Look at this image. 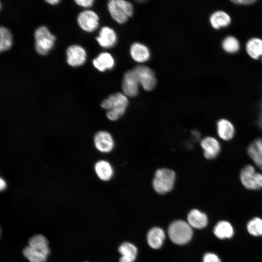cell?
<instances>
[{
	"mask_svg": "<svg viewBox=\"0 0 262 262\" xmlns=\"http://www.w3.org/2000/svg\"><path fill=\"white\" fill-rule=\"evenodd\" d=\"M128 104V97L123 93L117 92L104 99L100 106L107 110L106 116L108 119L116 121L124 115Z\"/></svg>",
	"mask_w": 262,
	"mask_h": 262,
	"instance_id": "obj_1",
	"label": "cell"
},
{
	"mask_svg": "<svg viewBox=\"0 0 262 262\" xmlns=\"http://www.w3.org/2000/svg\"><path fill=\"white\" fill-rule=\"evenodd\" d=\"M34 47L36 52L41 55H47L54 47L56 37L47 27L41 25L34 32Z\"/></svg>",
	"mask_w": 262,
	"mask_h": 262,
	"instance_id": "obj_2",
	"label": "cell"
},
{
	"mask_svg": "<svg viewBox=\"0 0 262 262\" xmlns=\"http://www.w3.org/2000/svg\"><path fill=\"white\" fill-rule=\"evenodd\" d=\"M175 180L176 174L173 170L166 168L158 169L152 181L153 188L158 194H166L173 189Z\"/></svg>",
	"mask_w": 262,
	"mask_h": 262,
	"instance_id": "obj_3",
	"label": "cell"
},
{
	"mask_svg": "<svg viewBox=\"0 0 262 262\" xmlns=\"http://www.w3.org/2000/svg\"><path fill=\"white\" fill-rule=\"evenodd\" d=\"M168 232L170 240L180 245L188 243L193 236L192 228L188 223L182 220L173 222L169 227Z\"/></svg>",
	"mask_w": 262,
	"mask_h": 262,
	"instance_id": "obj_4",
	"label": "cell"
},
{
	"mask_svg": "<svg viewBox=\"0 0 262 262\" xmlns=\"http://www.w3.org/2000/svg\"><path fill=\"white\" fill-rule=\"evenodd\" d=\"M109 12L112 18L118 23L126 22L133 14L132 4L124 0H111L107 3Z\"/></svg>",
	"mask_w": 262,
	"mask_h": 262,
	"instance_id": "obj_5",
	"label": "cell"
},
{
	"mask_svg": "<svg viewBox=\"0 0 262 262\" xmlns=\"http://www.w3.org/2000/svg\"><path fill=\"white\" fill-rule=\"evenodd\" d=\"M240 180L247 189L258 190L262 188V174L256 171L252 165L248 164L241 171Z\"/></svg>",
	"mask_w": 262,
	"mask_h": 262,
	"instance_id": "obj_6",
	"label": "cell"
},
{
	"mask_svg": "<svg viewBox=\"0 0 262 262\" xmlns=\"http://www.w3.org/2000/svg\"><path fill=\"white\" fill-rule=\"evenodd\" d=\"M79 27L83 31L91 33L95 31L99 25V17L93 10L87 9L81 12L77 17Z\"/></svg>",
	"mask_w": 262,
	"mask_h": 262,
	"instance_id": "obj_7",
	"label": "cell"
},
{
	"mask_svg": "<svg viewBox=\"0 0 262 262\" xmlns=\"http://www.w3.org/2000/svg\"><path fill=\"white\" fill-rule=\"evenodd\" d=\"M139 84L146 91H151L156 86L157 81L153 70L146 66H139L132 69Z\"/></svg>",
	"mask_w": 262,
	"mask_h": 262,
	"instance_id": "obj_8",
	"label": "cell"
},
{
	"mask_svg": "<svg viewBox=\"0 0 262 262\" xmlns=\"http://www.w3.org/2000/svg\"><path fill=\"white\" fill-rule=\"evenodd\" d=\"M67 64L73 67L82 66L86 62L87 53L85 49L78 44L69 46L66 49Z\"/></svg>",
	"mask_w": 262,
	"mask_h": 262,
	"instance_id": "obj_9",
	"label": "cell"
},
{
	"mask_svg": "<svg viewBox=\"0 0 262 262\" xmlns=\"http://www.w3.org/2000/svg\"><path fill=\"white\" fill-rule=\"evenodd\" d=\"M96 148L102 153H109L114 148L115 142L110 132L105 131L97 132L93 138Z\"/></svg>",
	"mask_w": 262,
	"mask_h": 262,
	"instance_id": "obj_10",
	"label": "cell"
},
{
	"mask_svg": "<svg viewBox=\"0 0 262 262\" xmlns=\"http://www.w3.org/2000/svg\"><path fill=\"white\" fill-rule=\"evenodd\" d=\"M139 82L132 69L124 74L122 88L123 94L127 97L133 98L139 93Z\"/></svg>",
	"mask_w": 262,
	"mask_h": 262,
	"instance_id": "obj_11",
	"label": "cell"
},
{
	"mask_svg": "<svg viewBox=\"0 0 262 262\" xmlns=\"http://www.w3.org/2000/svg\"><path fill=\"white\" fill-rule=\"evenodd\" d=\"M203 154L207 159L215 158L221 151V146L218 141L212 136H207L200 141Z\"/></svg>",
	"mask_w": 262,
	"mask_h": 262,
	"instance_id": "obj_12",
	"label": "cell"
},
{
	"mask_svg": "<svg viewBox=\"0 0 262 262\" xmlns=\"http://www.w3.org/2000/svg\"><path fill=\"white\" fill-rule=\"evenodd\" d=\"M98 44L102 48H110L116 43L117 36L115 32L108 27H103L99 31L98 36L96 37Z\"/></svg>",
	"mask_w": 262,
	"mask_h": 262,
	"instance_id": "obj_13",
	"label": "cell"
},
{
	"mask_svg": "<svg viewBox=\"0 0 262 262\" xmlns=\"http://www.w3.org/2000/svg\"><path fill=\"white\" fill-rule=\"evenodd\" d=\"M94 170L98 177L101 180H110L114 175V169L111 164L104 160H99L94 165Z\"/></svg>",
	"mask_w": 262,
	"mask_h": 262,
	"instance_id": "obj_14",
	"label": "cell"
},
{
	"mask_svg": "<svg viewBox=\"0 0 262 262\" xmlns=\"http://www.w3.org/2000/svg\"><path fill=\"white\" fill-rule=\"evenodd\" d=\"M93 66L100 72H104L112 69L114 66L115 61L113 56L108 52L100 53L92 61Z\"/></svg>",
	"mask_w": 262,
	"mask_h": 262,
	"instance_id": "obj_15",
	"label": "cell"
},
{
	"mask_svg": "<svg viewBox=\"0 0 262 262\" xmlns=\"http://www.w3.org/2000/svg\"><path fill=\"white\" fill-rule=\"evenodd\" d=\"M217 132L218 136L223 140H231L235 134L233 124L226 119H221L217 123Z\"/></svg>",
	"mask_w": 262,
	"mask_h": 262,
	"instance_id": "obj_16",
	"label": "cell"
},
{
	"mask_svg": "<svg viewBox=\"0 0 262 262\" xmlns=\"http://www.w3.org/2000/svg\"><path fill=\"white\" fill-rule=\"evenodd\" d=\"M247 153L255 164L262 169V138H257L250 144Z\"/></svg>",
	"mask_w": 262,
	"mask_h": 262,
	"instance_id": "obj_17",
	"label": "cell"
},
{
	"mask_svg": "<svg viewBox=\"0 0 262 262\" xmlns=\"http://www.w3.org/2000/svg\"><path fill=\"white\" fill-rule=\"evenodd\" d=\"M187 220L192 228L197 229L205 228L208 224L207 215L197 209H193L189 213Z\"/></svg>",
	"mask_w": 262,
	"mask_h": 262,
	"instance_id": "obj_18",
	"label": "cell"
},
{
	"mask_svg": "<svg viewBox=\"0 0 262 262\" xmlns=\"http://www.w3.org/2000/svg\"><path fill=\"white\" fill-rule=\"evenodd\" d=\"M165 237V232L161 228L155 227L148 231L147 242L148 245L154 249L160 248Z\"/></svg>",
	"mask_w": 262,
	"mask_h": 262,
	"instance_id": "obj_19",
	"label": "cell"
},
{
	"mask_svg": "<svg viewBox=\"0 0 262 262\" xmlns=\"http://www.w3.org/2000/svg\"><path fill=\"white\" fill-rule=\"evenodd\" d=\"M130 54L136 62L142 63L147 61L150 57L148 48L145 45L135 43L131 47Z\"/></svg>",
	"mask_w": 262,
	"mask_h": 262,
	"instance_id": "obj_20",
	"label": "cell"
},
{
	"mask_svg": "<svg viewBox=\"0 0 262 262\" xmlns=\"http://www.w3.org/2000/svg\"><path fill=\"white\" fill-rule=\"evenodd\" d=\"M29 246L48 256L50 253L49 242L47 238L41 234L31 237L29 240Z\"/></svg>",
	"mask_w": 262,
	"mask_h": 262,
	"instance_id": "obj_21",
	"label": "cell"
},
{
	"mask_svg": "<svg viewBox=\"0 0 262 262\" xmlns=\"http://www.w3.org/2000/svg\"><path fill=\"white\" fill-rule=\"evenodd\" d=\"M118 251L121 254L120 262H134L135 260L137 249L134 245L125 242L120 246Z\"/></svg>",
	"mask_w": 262,
	"mask_h": 262,
	"instance_id": "obj_22",
	"label": "cell"
},
{
	"mask_svg": "<svg viewBox=\"0 0 262 262\" xmlns=\"http://www.w3.org/2000/svg\"><path fill=\"white\" fill-rule=\"evenodd\" d=\"M210 21L213 28L218 29L229 25L231 21V18L226 12L219 10L214 12L211 15Z\"/></svg>",
	"mask_w": 262,
	"mask_h": 262,
	"instance_id": "obj_23",
	"label": "cell"
},
{
	"mask_svg": "<svg viewBox=\"0 0 262 262\" xmlns=\"http://www.w3.org/2000/svg\"><path fill=\"white\" fill-rule=\"evenodd\" d=\"M246 49L252 58L259 59L262 57V40L256 37L250 39L246 44Z\"/></svg>",
	"mask_w": 262,
	"mask_h": 262,
	"instance_id": "obj_24",
	"label": "cell"
},
{
	"mask_svg": "<svg viewBox=\"0 0 262 262\" xmlns=\"http://www.w3.org/2000/svg\"><path fill=\"white\" fill-rule=\"evenodd\" d=\"M213 232L219 239L229 238L233 235V229L229 222L221 221L214 227Z\"/></svg>",
	"mask_w": 262,
	"mask_h": 262,
	"instance_id": "obj_25",
	"label": "cell"
},
{
	"mask_svg": "<svg viewBox=\"0 0 262 262\" xmlns=\"http://www.w3.org/2000/svg\"><path fill=\"white\" fill-rule=\"evenodd\" d=\"M13 44L12 35L10 31L4 26L0 27V52L9 50Z\"/></svg>",
	"mask_w": 262,
	"mask_h": 262,
	"instance_id": "obj_26",
	"label": "cell"
},
{
	"mask_svg": "<svg viewBox=\"0 0 262 262\" xmlns=\"http://www.w3.org/2000/svg\"><path fill=\"white\" fill-rule=\"evenodd\" d=\"M23 254L30 262H46L47 260V256L29 246L23 249Z\"/></svg>",
	"mask_w": 262,
	"mask_h": 262,
	"instance_id": "obj_27",
	"label": "cell"
},
{
	"mask_svg": "<svg viewBox=\"0 0 262 262\" xmlns=\"http://www.w3.org/2000/svg\"><path fill=\"white\" fill-rule=\"evenodd\" d=\"M222 46L225 51L228 53H235L240 49V43L238 39L233 36H228L223 41Z\"/></svg>",
	"mask_w": 262,
	"mask_h": 262,
	"instance_id": "obj_28",
	"label": "cell"
},
{
	"mask_svg": "<svg viewBox=\"0 0 262 262\" xmlns=\"http://www.w3.org/2000/svg\"><path fill=\"white\" fill-rule=\"evenodd\" d=\"M247 229L253 236L262 235V219L255 217L250 220L247 224Z\"/></svg>",
	"mask_w": 262,
	"mask_h": 262,
	"instance_id": "obj_29",
	"label": "cell"
},
{
	"mask_svg": "<svg viewBox=\"0 0 262 262\" xmlns=\"http://www.w3.org/2000/svg\"><path fill=\"white\" fill-rule=\"evenodd\" d=\"M203 262H221L219 257L214 253H207L203 258Z\"/></svg>",
	"mask_w": 262,
	"mask_h": 262,
	"instance_id": "obj_30",
	"label": "cell"
},
{
	"mask_svg": "<svg viewBox=\"0 0 262 262\" xmlns=\"http://www.w3.org/2000/svg\"><path fill=\"white\" fill-rule=\"evenodd\" d=\"M75 3L78 6L87 8L92 6L93 5L94 0H75Z\"/></svg>",
	"mask_w": 262,
	"mask_h": 262,
	"instance_id": "obj_31",
	"label": "cell"
},
{
	"mask_svg": "<svg viewBox=\"0 0 262 262\" xmlns=\"http://www.w3.org/2000/svg\"><path fill=\"white\" fill-rule=\"evenodd\" d=\"M232 2H234L238 4L248 5L255 2V0H232Z\"/></svg>",
	"mask_w": 262,
	"mask_h": 262,
	"instance_id": "obj_32",
	"label": "cell"
},
{
	"mask_svg": "<svg viewBox=\"0 0 262 262\" xmlns=\"http://www.w3.org/2000/svg\"><path fill=\"white\" fill-rule=\"evenodd\" d=\"M7 186V184L5 180L2 178L0 179V191H3L5 189Z\"/></svg>",
	"mask_w": 262,
	"mask_h": 262,
	"instance_id": "obj_33",
	"label": "cell"
},
{
	"mask_svg": "<svg viewBox=\"0 0 262 262\" xmlns=\"http://www.w3.org/2000/svg\"><path fill=\"white\" fill-rule=\"evenodd\" d=\"M45 1L49 4L54 5L58 4L61 1L60 0H46Z\"/></svg>",
	"mask_w": 262,
	"mask_h": 262,
	"instance_id": "obj_34",
	"label": "cell"
},
{
	"mask_svg": "<svg viewBox=\"0 0 262 262\" xmlns=\"http://www.w3.org/2000/svg\"></svg>",
	"mask_w": 262,
	"mask_h": 262,
	"instance_id": "obj_35",
	"label": "cell"
},
{
	"mask_svg": "<svg viewBox=\"0 0 262 262\" xmlns=\"http://www.w3.org/2000/svg\"></svg>",
	"mask_w": 262,
	"mask_h": 262,
	"instance_id": "obj_36",
	"label": "cell"
}]
</instances>
